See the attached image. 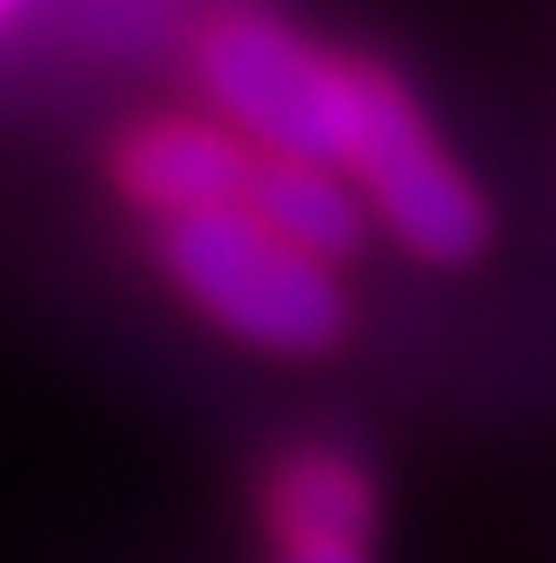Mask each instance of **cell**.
Listing matches in <instances>:
<instances>
[{"label": "cell", "instance_id": "obj_1", "mask_svg": "<svg viewBox=\"0 0 556 563\" xmlns=\"http://www.w3.org/2000/svg\"><path fill=\"white\" fill-rule=\"evenodd\" d=\"M163 266L221 331L273 356H318L343 338L349 298L336 266L278 240L253 208H201L163 221Z\"/></svg>", "mask_w": 556, "mask_h": 563}, {"label": "cell", "instance_id": "obj_2", "mask_svg": "<svg viewBox=\"0 0 556 563\" xmlns=\"http://www.w3.org/2000/svg\"><path fill=\"white\" fill-rule=\"evenodd\" d=\"M201 85L246 136L266 143V156L349 169L363 123V65L318 53L278 20L240 13L201 40Z\"/></svg>", "mask_w": 556, "mask_h": 563}, {"label": "cell", "instance_id": "obj_3", "mask_svg": "<svg viewBox=\"0 0 556 563\" xmlns=\"http://www.w3.org/2000/svg\"><path fill=\"white\" fill-rule=\"evenodd\" d=\"M349 175H356L363 201L382 214L394 240L408 253L434 260V266L472 260L492 233L479 188L434 143V130H427L421 104L408 98V85H394L376 65H363V123H356Z\"/></svg>", "mask_w": 556, "mask_h": 563}, {"label": "cell", "instance_id": "obj_4", "mask_svg": "<svg viewBox=\"0 0 556 563\" xmlns=\"http://www.w3.org/2000/svg\"><path fill=\"white\" fill-rule=\"evenodd\" d=\"M116 175L136 201L163 214H201V208H246L259 156H246L214 123H149L116 150Z\"/></svg>", "mask_w": 556, "mask_h": 563}, {"label": "cell", "instance_id": "obj_5", "mask_svg": "<svg viewBox=\"0 0 556 563\" xmlns=\"http://www.w3.org/2000/svg\"><path fill=\"white\" fill-rule=\"evenodd\" d=\"M246 208L273 227L278 240H291L311 260H349L369 233V201L356 188V175H343L336 163H298V156H259L253 195Z\"/></svg>", "mask_w": 556, "mask_h": 563}, {"label": "cell", "instance_id": "obj_6", "mask_svg": "<svg viewBox=\"0 0 556 563\" xmlns=\"http://www.w3.org/2000/svg\"><path fill=\"white\" fill-rule=\"evenodd\" d=\"M273 511H278L285 544H318V538L369 544L376 493H369V479L343 453H298L285 466V479H278Z\"/></svg>", "mask_w": 556, "mask_h": 563}, {"label": "cell", "instance_id": "obj_7", "mask_svg": "<svg viewBox=\"0 0 556 563\" xmlns=\"http://www.w3.org/2000/svg\"><path fill=\"white\" fill-rule=\"evenodd\" d=\"M285 563H369V544H343V538H318V544H285Z\"/></svg>", "mask_w": 556, "mask_h": 563}]
</instances>
